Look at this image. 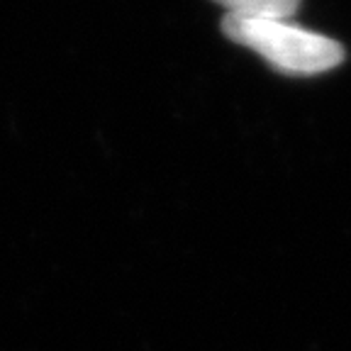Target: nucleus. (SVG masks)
I'll list each match as a JSON object with an SVG mask.
<instances>
[{"label": "nucleus", "mask_w": 351, "mask_h": 351, "mask_svg": "<svg viewBox=\"0 0 351 351\" xmlns=\"http://www.w3.org/2000/svg\"><path fill=\"white\" fill-rule=\"evenodd\" d=\"M222 32L234 44L256 51L276 71L288 76H315L344 61V47L335 39L271 17H237L222 20Z\"/></svg>", "instance_id": "obj_1"}, {"label": "nucleus", "mask_w": 351, "mask_h": 351, "mask_svg": "<svg viewBox=\"0 0 351 351\" xmlns=\"http://www.w3.org/2000/svg\"><path fill=\"white\" fill-rule=\"evenodd\" d=\"M227 8V15L237 17H271L288 20L298 12L300 0H215Z\"/></svg>", "instance_id": "obj_2"}]
</instances>
